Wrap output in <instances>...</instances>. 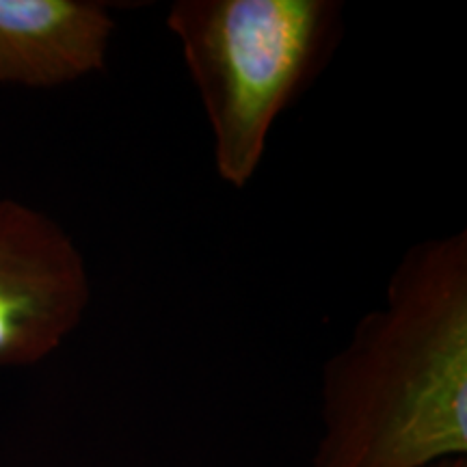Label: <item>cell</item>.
<instances>
[{
	"label": "cell",
	"mask_w": 467,
	"mask_h": 467,
	"mask_svg": "<svg viewBox=\"0 0 467 467\" xmlns=\"http://www.w3.org/2000/svg\"><path fill=\"white\" fill-rule=\"evenodd\" d=\"M309 467L467 457V232L411 244L320 379Z\"/></svg>",
	"instance_id": "obj_1"
},
{
	"label": "cell",
	"mask_w": 467,
	"mask_h": 467,
	"mask_svg": "<svg viewBox=\"0 0 467 467\" xmlns=\"http://www.w3.org/2000/svg\"><path fill=\"white\" fill-rule=\"evenodd\" d=\"M340 7L329 0H178V39L213 134L214 169L244 189L279 115L318 72Z\"/></svg>",
	"instance_id": "obj_2"
},
{
	"label": "cell",
	"mask_w": 467,
	"mask_h": 467,
	"mask_svg": "<svg viewBox=\"0 0 467 467\" xmlns=\"http://www.w3.org/2000/svg\"><path fill=\"white\" fill-rule=\"evenodd\" d=\"M89 303V268L66 227L0 197V366L48 358L78 329Z\"/></svg>",
	"instance_id": "obj_3"
},
{
	"label": "cell",
	"mask_w": 467,
	"mask_h": 467,
	"mask_svg": "<svg viewBox=\"0 0 467 467\" xmlns=\"http://www.w3.org/2000/svg\"><path fill=\"white\" fill-rule=\"evenodd\" d=\"M115 28L93 0H0V83L48 89L100 72Z\"/></svg>",
	"instance_id": "obj_4"
},
{
	"label": "cell",
	"mask_w": 467,
	"mask_h": 467,
	"mask_svg": "<svg viewBox=\"0 0 467 467\" xmlns=\"http://www.w3.org/2000/svg\"><path fill=\"white\" fill-rule=\"evenodd\" d=\"M429 467H467V457H452V459H443L440 463H433Z\"/></svg>",
	"instance_id": "obj_5"
}]
</instances>
